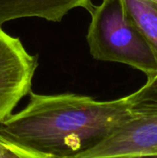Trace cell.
Wrapping results in <instances>:
<instances>
[{"mask_svg":"<svg viewBox=\"0 0 157 158\" xmlns=\"http://www.w3.org/2000/svg\"><path fill=\"white\" fill-rule=\"evenodd\" d=\"M21 111L0 124V136L53 158H73L134 118L127 96L96 101L74 94H30Z\"/></svg>","mask_w":157,"mask_h":158,"instance_id":"obj_1","label":"cell"},{"mask_svg":"<svg viewBox=\"0 0 157 158\" xmlns=\"http://www.w3.org/2000/svg\"><path fill=\"white\" fill-rule=\"evenodd\" d=\"M91 14L87 42L93 58L128 65L147 78L156 74V52L131 22L123 0H103Z\"/></svg>","mask_w":157,"mask_h":158,"instance_id":"obj_2","label":"cell"},{"mask_svg":"<svg viewBox=\"0 0 157 158\" xmlns=\"http://www.w3.org/2000/svg\"><path fill=\"white\" fill-rule=\"evenodd\" d=\"M37 67L38 56L29 54L19 38L7 34L0 26V124L31 92Z\"/></svg>","mask_w":157,"mask_h":158,"instance_id":"obj_3","label":"cell"},{"mask_svg":"<svg viewBox=\"0 0 157 158\" xmlns=\"http://www.w3.org/2000/svg\"><path fill=\"white\" fill-rule=\"evenodd\" d=\"M157 158V116L134 118L73 158Z\"/></svg>","mask_w":157,"mask_h":158,"instance_id":"obj_4","label":"cell"},{"mask_svg":"<svg viewBox=\"0 0 157 158\" xmlns=\"http://www.w3.org/2000/svg\"><path fill=\"white\" fill-rule=\"evenodd\" d=\"M94 6L92 0H0V26L6 21L28 17L60 22L75 7H82L92 13Z\"/></svg>","mask_w":157,"mask_h":158,"instance_id":"obj_5","label":"cell"},{"mask_svg":"<svg viewBox=\"0 0 157 158\" xmlns=\"http://www.w3.org/2000/svg\"><path fill=\"white\" fill-rule=\"evenodd\" d=\"M131 22L157 54V3L151 0H123Z\"/></svg>","mask_w":157,"mask_h":158,"instance_id":"obj_6","label":"cell"},{"mask_svg":"<svg viewBox=\"0 0 157 158\" xmlns=\"http://www.w3.org/2000/svg\"><path fill=\"white\" fill-rule=\"evenodd\" d=\"M127 99L134 118L157 116V73Z\"/></svg>","mask_w":157,"mask_h":158,"instance_id":"obj_7","label":"cell"},{"mask_svg":"<svg viewBox=\"0 0 157 158\" xmlns=\"http://www.w3.org/2000/svg\"><path fill=\"white\" fill-rule=\"evenodd\" d=\"M2 143L3 146L0 150V158H53L31 149L8 142L3 138Z\"/></svg>","mask_w":157,"mask_h":158,"instance_id":"obj_8","label":"cell"},{"mask_svg":"<svg viewBox=\"0 0 157 158\" xmlns=\"http://www.w3.org/2000/svg\"><path fill=\"white\" fill-rule=\"evenodd\" d=\"M2 146H3V143H2V138L0 136V150L2 149Z\"/></svg>","mask_w":157,"mask_h":158,"instance_id":"obj_9","label":"cell"},{"mask_svg":"<svg viewBox=\"0 0 157 158\" xmlns=\"http://www.w3.org/2000/svg\"><path fill=\"white\" fill-rule=\"evenodd\" d=\"M151 1H153V2H155V3H157V0H151Z\"/></svg>","mask_w":157,"mask_h":158,"instance_id":"obj_10","label":"cell"}]
</instances>
